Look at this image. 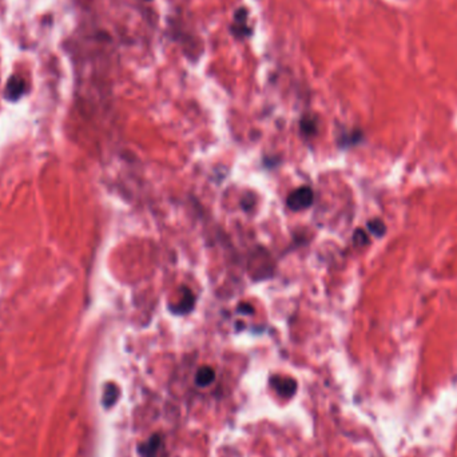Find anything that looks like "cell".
Here are the masks:
<instances>
[{"mask_svg": "<svg viewBox=\"0 0 457 457\" xmlns=\"http://www.w3.org/2000/svg\"><path fill=\"white\" fill-rule=\"evenodd\" d=\"M315 126H317V122H315V119L313 118V116H305V118L302 119L301 129L302 132L306 134V135H313V134H315V131H317Z\"/></svg>", "mask_w": 457, "mask_h": 457, "instance_id": "obj_9", "label": "cell"}, {"mask_svg": "<svg viewBox=\"0 0 457 457\" xmlns=\"http://www.w3.org/2000/svg\"><path fill=\"white\" fill-rule=\"evenodd\" d=\"M313 201H314V194H313L310 187H298L293 193L289 194L286 205L290 210L293 211H301L312 206Z\"/></svg>", "mask_w": 457, "mask_h": 457, "instance_id": "obj_1", "label": "cell"}, {"mask_svg": "<svg viewBox=\"0 0 457 457\" xmlns=\"http://www.w3.org/2000/svg\"><path fill=\"white\" fill-rule=\"evenodd\" d=\"M118 396H119L118 388H116L114 384H109V385L106 386L105 394H103V405H105L106 408L111 406L112 404L116 401Z\"/></svg>", "mask_w": 457, "mask_h": 457, "instance_id": "obj_8", "label": "cell"}, {"mask_svg": "<svg viewBox=\"0 0 457 457\" xmlns=\"http://www.w3.org/2000/svg\"><path fill=\"white\" fill-rule=\"evenodd\" d=\"M366 235L363 230H357L354 233V242L357 245H365L366 244Z\"/></svg>", "mask_w": 457, "mask_h": 457, "instance_id": "obj_12", "label": "cell"}, {"mask_svg": "<svg viewBox=\"0 0 457 457\" xmlns=\"http://www.w3.org/2000/svg\"><path fill=\"white\" fill-rule=\"evenodd\" d=\"M161 444H162V439L160 434H154L147 441L139 444L138 453L141 454V457H156Z\"/></svg>", "mask_w": 457, "mask_h": 457, "instance_id": "obj_5", "label": "cell"}, {"mask_svg": "<svg viewBox=\"0 0 457 457\" xmlns=\"http://www.w3.org/2000/svg\"><path fill=\"white\" fill-rule=\"evenodd\" d=\"M238 312H240L241 314H246V315L253 314L254 308L250 304H241L240 306H238Z\"/></svg>", "mask_w": 457, "mask_h": 457, "instance_id": "obj_11", "label": "cell"}, {"mask_svg": "<svg viewBox=\"0 0 457 457\" xmlns=\"http://www.w3.org/2000/svg\"><path fill=\"white\" fill-rule=\"evenodd\" d=\"M181 300L180 302L174 306V308H170V310L174 313V314H187L189 312H191L194 309V304H195V295L193 294V291L190 290L189 288H181Z\"/></svg>", "mask_w": 457, "mask_h": 457, "instance_id": "obj_3", "label": "cell"}, {"mask_svg": "<svg viewBox=\"0 0 457 457\" xmlns=\"http://www.w3.org/2000/svg\"><path fill=\"white\" fill-rule=\"evenodd\" d=\"M215 380V372L210 366H201L195 374V384L201 388L210 385Z\"/></svg>", "mask_w": 457, "mask_h": 457, "instance_id": "obj_7", "label": "cell"}, {"mask_svg": "<svg viewBox=\"0 0 457 457\" xmlns=\"http://www.w3.org/2000/svg\"><path fill=\"white\" fill-rule=\"evenodd\" d=\"M24 91H26V82L19 76H12L6 87V98L10 101H16L24 94Z\"/></svg>", "mask_w": 457, "mask_h": 457, "instance_id": "obj_6", "label": "cell"}, {"mask_svg": "<svg viewBox=\"0 0 457 457\" xmlns=\"http://www.w3.org/2000/svg\"><path fill=\"white\" fill-rule=\"evenodd\" d=\"M271 385L274 386L275 390L278 392V394H281L284 397H290L294 394L295 389H297V384H295L294 380L286 379V377H273L270 380Z\"/></svg>", "mask_w": 457, "mask_h": 457, "instance_id": "obj_4", "label": "cell"}, {"mask_svg": "<svg viewBox=\"0 0 457 457\" xmlns=\"http://www.w3.org/2000/svg\"><path fill=\"white\" fill-rule=\"evenodd\" d=\"M247 16H249V12L246 8H238L234 14V22L230 26V31L231 34L238 39L246 37L251 34L250 27L247 26Z\"/></svg>", "mask_w": 457, "mask_h": 457, "instance_id": "obj_2", "label": "cell"}, {"mask_svg": "<svg viewBox=\"0 0 457 457\" xmlns=\"http://www.w3.org/2000/svg\"><path fill=\"white\" fill-rule=\"evenodd\" d=\"M368 227H369V230L372 231L373 234H376V235H383L385 233V226L381 221L379 220H373L370 221L369 224H368Z\"/></svg>", "mask_w": 457, "mask_h": 457, "instance_id": "obj_10", "label": "cell"}]
</instances>
